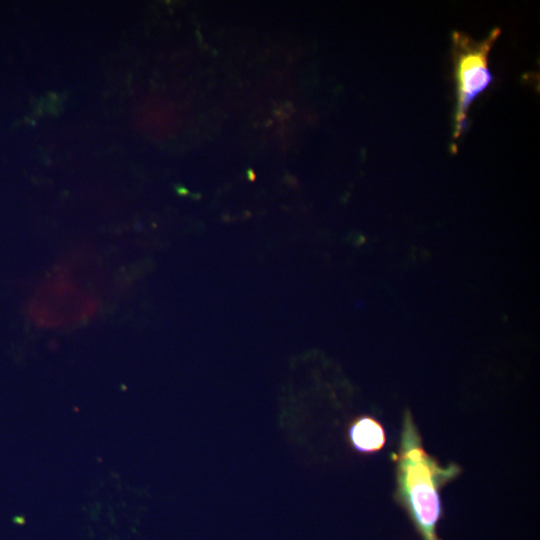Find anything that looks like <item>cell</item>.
Instances as JSON below:
<instances>
[{
    "mask_svg": "<svg viewBox=\"0 0 540 540\" xmlns=\"http://www.w3.org/2000/svg\"><path fill=\"white\" fill-rule=\"evenodd\" d=\"M395 463V499L407 512L423 540H439L436 527L442 515L441 489L456 479L458 464L442 465L428 454L411 413L403 417L399 447L391 454Z\"/></svg>",
    "mask_w": 540,
    "mask_h": 540,
    "instance_id": "obj_1",
    "label": "cell"
},
{
    "mask_svg": "<svg viewBox=\"0 0 540 540\" xmlns=\"http://www.w3.org/2000/svg\"><path fill=\"white\" fill-rule=\"evenodd\" d=\"M499 35L500 30L495 28L482 41H475L462 33H453L457 98L454 124L455 139L468 126L467 116L470 105L493 81V75L488 66V56Z\"/></svg>",
    "mask_w": 540,
    "mask_h": 540,
    "instance_id": "obj_2",
    "label": "cell"
},
{
    "mask_svg": "<svg viewBox=\"0 0 540 540\" xmlns=\"http://www.w3.org/2000/svg\"><path fill=\"white\" fill-rule=\"evenodd\" d=\"M97 302L83 295L75 284L55 279L40 288L29 306V314L37 325L55 327L69 321H82L97 310Z\"/></svg>",
    "mask_w": 540,
    "mask_h": 540,
    "instance_id": "obj_3",
    "label": "cell"
},
{
    "mask_svg": "<svg viewBox=\"0 0 540 540\" xmlns=\"http://www.w3.org/2000/svg\"><path fill=\"white\" fill-rule=\"evenodd\" d=\"M347 434L352 448L361 454L376 453L386 442L382 424L369 415L356 417L350 423Z\"/></svg>",
    "mask_w": 540,
    "mask_h": 540,
    "instance_id": "obj_4",
    "label": "cell"
}]
</instances>
